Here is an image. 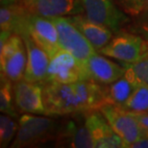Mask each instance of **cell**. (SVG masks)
Masks as SVG:
<instances>
[{"instance_id":"3","label":"cell","mask_w":148,"mask_h":148,"mask_svg":"<svg viewBox=\"0 0 148 148\" xmlns=\"http://www.w3.org/2000/svg\"><path fill=\"white\" fill-rule=\"evenodd\" d=\"M102 55L123 63L132 64L148 55V40L130 33H118L98 50Z\"/></svg>"},{"instance_id":"23","label":"cell","mask_w":148,"mask_h":148,"mask_svg":"<svg viewBox=\"0 0 148 148\" xmlns=\"http://www.w3.org/2000/svg\"><path fill=\"white\" fill-rule=\"evenodd\" d=\"M144 1L145 0H120L125 12L132 16H138L143 14Z\"/></svg>"},{"instance_id":"14","label":"cell","mask_w":148,"mask_h":148,"mask_svg":"<svg viewBox=\"0 0 148 148\" xmlns=\"http://www.w3.org/2000/svg\"><path fill=\"white\" fill-rule=\"evenodd\" d=\"M84 66L88 79L100 85L111 84L121 78L125 72V67L120 66L97 52L85 62Z\"/></svg>"},{"instance_id":"16","label":"cell","mask_w":148,"mask_h":148,"mask_svg":"<svg viewBox=\"0 0 148 148\" xmlns=\"http://www.w3.org/2000/svg\"><path fill=\"white\" fill-rule=\"evenodd\" d=\"M30 13L24 6L16 4L1 6L0 9V28L1 31H8L17 34L20 37L27 34L28 18Z\"/></svg>"},{"instance_id":"13","label":"cell","mask_w":148,"mask_h":148,"mask_svg":"<svg viewBox=\"0 0 148 148\" xmlns=\"http://www.w3.org/2000/svg\"><path fill=\"white\" fill-rule=\"evenodd\" d=\"M27 51V64L23 79L28 82L43 83L46 79L50 57L29 34L21 37Z\"/></svg>"},{"instance_id":"7","label":"cell","mask_w":148,"mask_h":148,"mask_svg":"<svg viewBox=\"0 0 148 148\" xmlns=\"http://www.w3.org/2000/svg\"><path fill=\"white\" fill-rule=\"evenodd\" d=\"M98 110L107 119L112 130L120 137L125 147H130L138 138L145 136L132 112L112 104H105Z\"/></svg>"},{"instance_id":"1","label":"cell","mask_w":148,"mask_h":148,"mask_svg":"<svg viewBox=\"0 0 148 148\" xmlns=\"http://www.w3.org/2000/svg\"><path fill=\"white\" fill-rule=\"evenodd\" d=\"M46 115H66L98 110L105 104L104 87L92 80L43 82Z\"/></svg>"},{"instance_id":"20","label":"cell","mask_w":148,"mask_h":148,"mask_svg":"<svg viewBox=\"0 0 148 148\" xmlns=\"http://www.w3.org/2000/svg\"><path fill=\"white\" fill-rule=\"evenodd\" d=\"M11 80L7 77L1 75V84H0V112L2 114H9L13 117H16V104L14 96V87Z\"/></svg>"},{"instance_id":"11","label":"cell","mask_w":148,"mask_h":148,"mask_svg":"<svg viewBox=\"0 0 148 148\" xmlns=\"http://www.w3.org/2000/svg\"><path fill=\"white\" fill-rule=\"evenodd\" d=\"M27 34L30 35L31 38L49 55V57L61 49L57 28L49 17L30 14L28 18Z\"/></svg>"},{"instance_id":"12","label":"cell","mask_w":148,"mask_h":148,"mask_svg":"<svg viewBox=\"0 0 148 148\" xmlns=\"http://www.w3.org/2000/svg\"><path fill=\"white\" fill-rule=\"evenodd\" d=\"M23 6L30 14L44 17L84 14L80 0H23Z\"/></svg>"},{"instance_id":"25","label":"cell","mask_w":148,"mask_h":148,"mask_svg":"<svg viewBox=\"0 0 148 148\" xmlns=\"http://www.w3.org/2000/svg\"><path fill=\"white\" fill-rule=\"evenodd\" d=\"M131 148H148V136H143L132 144Z\"/></svg>"},{"instance_id":"10","label":"cell","mask_w":148,"mask_h":148,"mask_svg":"<svg viewBox=\"0 0 148 148\" xmlns=\"http://www.w3.org/2000/svg\"><path fill=\"white\" fill-rule=\"evenodd\" d=\"M85 122L90 130L94 147L97 148H122L125 144L120 137L109 124L99 110H91L84 112Z\"/></svg>"},{"instance_id":"5","label":"cell","mask_w":148,"mask_h":148,"mask_svg":"<svg viewBox=\"0 0 148 148\" xmlns=\"http://www.w3.org/2000/svg\"><path fill=\"white\" fill-rule=\"evenodd\" d=\"M27 64V51L23 38L12 34L4 44L0 45L1 75L12 82L23 79Z\"/></svg>"},{"instance_id":"8","label":"cell","mask_w":148,"mask_h":148,"mask_svg":"<svg viewBox=\"0 0 148 148\" xmlns=\"http://www.w3.org/2000/svg\"><path fill=\"white\" fill-rule=\"evenodd\" d=\"M85 16L94 22L117 32L128 21V17L114 4V0H80Z\"/></svg>"},{"instance_id":"6","label":"cell","mask_w":148,"mask_h":148,"mask_svg":"<svg viewBox=\"0 0 148 148\" xmlns=\"http://www.w3.org/2000/svg\"><path fill=\"white\" fill-rule=\"evenodd\" d=\"M83 80H90L84 64L69 52L61 48L50 57L44 82L73 83Z\"/></svg>"},{"instance_id":"28","label":"cell","mask_w":148,"mask_h":148,"mask_svg":"<svg viewBox=\"0 0 148 148\" xmlns=\"http://www.w3.org/2000/svg\"><path fill=\"white\" fill-rule=\"evenodd\" d=\"M143 14H144V16H145V18H146L145 21H148V0L144 1V9H143Z\"/></svg>"},{"instance_id":"21","label":"cell","mask_w":148,"mask_h":148,"mask_svg":"<svg viewBox=\"0 0 148 148\" xmlns=\"http://www.w3.org/2000/svg\"><path fill=\"white\" fill-rule=\"evenodd\" d=\"M124 76L135 85L148 86V55L125 66Z\"/></svg>"},{"instance_id":"2","label":"cell","mask_w":148,"mask_h":148,"mask_svg":"<svg viewBox=\"0 0 148 148\" xmlns=\"http://www.w3.org/2000/svg\"><path fill=\"white\" fill-rule=\"evenodd\" d=\"M60 129L55 120L34 114H23L18 119V130L11 146L30 147L58 138Z\"/></svg>"},{"instance_id":"24","label":"cell","mask_w":148,"mask_h":148,"mask_svg":"<svg viewBox=\"0 0 148 148\" xmlns=\"http://www.w3.org/2000/svg\"><path fill=\"white\" fill-rule=\"evenodd\" d=\"M141 127L144 135L148 136V112H132Z\"/></svg>"},{"instance_id":"9","label":"cell","mask_w":148,"mask_h":148,"mask_svg":"<svg viewBox=\"0 0 148 148\" xmlns=\"http://www.w3.org/2000/svg\"><path fill=\"white\" fill-rule=\"evenodd\" d=\"M14 83V96L17 110L22 114H45L42 84L28 82L24 79Z\"/></svg>"},{"instance_id":"27","label":"cell","mask_w":148,"mask_h":148,"mask_svg":"<svg viewBox=\"0 0 148 148\" xmlns=\"http://www.w3.org/2000/svg\"><path fill=\"white\" fill-rule=\"evenodd\" d=\"M17 0H0L1 6H8V5H13L16 4Z\"/></svg>"},{"instance_id":"4","label":"cell","mask_w":148,"mask_h":148,"mask_svg":"<svg viewBox=\"0 0 148 148\" xmlns=\"http://www.w3.org/2000/svg\"><path fill=\"white\" fill-rule=\"evenodd\" d=\"M49 18H51L57 28L59 44L62 49L69 52L83 64L91 55L96 53L95 48L71 22L69 16H56Z\"/></svg>"},{"instance_id":"17","label":"cell","mask_w":148,"mask_h":148,"mask_svg":"<svg viewBox=\"0 0 148 148\" xmlns=\"http://www.w3.org/2000/svg\"><path fill=\"white\" fill-rule=\"evenodd\" d=\"M58 138L62 143L73 148H92L94 147L93 140L91 138L90 130L85 122L79 124L73 120L69 121L63 128L60 129ZM57 138V140H58Z\"/></svg>"},{"instance_id":"26","label":"cell","mask_w":148,"mask_h":148,"mask_svg":"<svg viewBox=\"0 0 148 148\" xmlns=\"http://www.w3.org/2000/svg\"><path fill=\"white\" fill-rule=\"evenodd\" d=\"M140 32L143 34V36L148 40V21L143 23V25L140 26Z\"/></svg>"},{"instance_id":"19","label":"cell","mask_w":148,"mask_h":148,"mask_svg":"<svg viewBox=\"0 0 148 148\" xmlns=\"http://www.w3.org/2000/svg\"><path fill=\"white\" fill-rule=\"evenodd\" d=\"M124 110L130 112H148V86L138 85L135 88L128 100L124 103Z\"/></svg>"},{"instance_id":"18","label":"cell","mask_w":148,"mask_h":148,"mask_svg":"<svg viewBox=\"0 0 148 148\" xmlns=\"http://www.w3.org/2000/svg\"><path fill=\"white\" fill-rule=\"evenodd\" d=\"M137 85L131 82L125 76L117 79L116 81L111 83L108 87L104 88L105 104H112L122 107L135 88ZM104 104V105H105Z\"/></svg>"},{"instance_id":"22","label":"cell","mask_w":148,"mask_h":148,"mask_svg":"<svg viewBox=\"0 0 148 148\" xmlns=\"http://www.w3.org/2000/svg\"><path fill=\"white\" fill-rule=\"evenodd\" d=\"M18 130V123L16 122L13 116L6 114L0 115V147H7L13 140Z\"/></svg>"},{"instance_id":"15","label":"cell","mask_w":148,"mask_h":148,"mask_svg":"<svg viewBox=\"0 0 148 148\" xmlns=\"http://www.w3.org/2000/svg\"><path fill=\"white\" fill-rule=\"evenodd\" d=\"M71 22L90 41V44L98 51L103 48L112 38V31L100 23L88 19L83 14L69 16Z\"/></svg>"}]
</instances>
